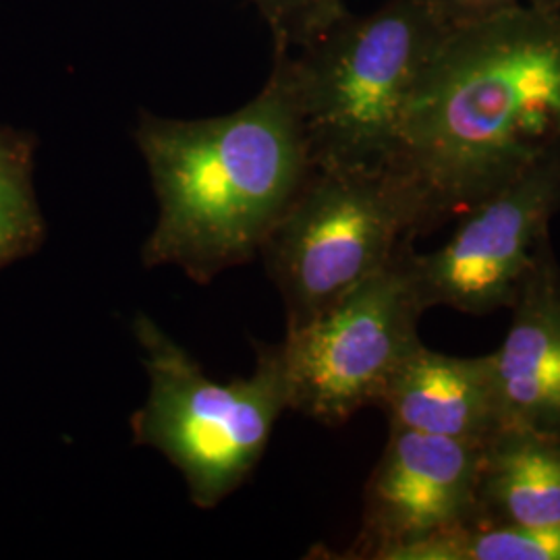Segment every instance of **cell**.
Masks as SVG:
<instances>
[{
    "label": "cell",
    "mask_w": 560,
    "mask_h": 560,
    "mask_svg": "<svg viewBox=\"0 0 560 560\" xmlns=\"http://www.w3.org/2000/svg\"><path fill=\"white\" fill-rule=\"evenodd\" d=\"M559 148L560 11L521 4L448 27L411 94L393 168L425 231Z\"/></svg>",
    "instance_id": "6da1fadb"
},
{
    "label": "cell",
    "mask_w": 560,
    "mask_h": 560,
    "mask_svg": "<svg viewBox=\"0 0 560 560\" xmlns=\"http://www.w3.org/2000/svg\"><path fill=\"white\" fill-rule=\"evenodd\" d=\"M136 141L159 201L141 247L145 268L177 266L208 284L260 256L312 173L300 106L279 52L260 94L212 119L141 110Z\"/></svg>",
    "instance_id": "7a4b0ae2"
},
{
    "label": "cell",
    "mask_w": 560,
    "mask_h": 560,
    "mask_svg": "<svg viewBox=\"0 0 560 560\" xmlns=\"http://www.w3.org/2000/svg\"><path fill=\"white\" fill-rule=\"evenodd\" d=\"M448 27L432 0H388L345 15L322 38L282 52L312 168L386 171L425 62Z\"/></svg>",
    "instance_id": "3957f363"
},
{
    "label": "cell",
    "mask_w": 560,
    "mask_h": 560,
    "mask_svg": "<svg viewBox=\"0 0 560 560\" xmlns=\"http://www.w3.org/2000/svg\"><path fill=\"white\" fill-rule=\"evenodd\" d=\"M150 390L131 416L138 446L162 453L198 509H214L258 467L284 409L289 374L282 342L258 345L247 378L217 382L145 314L133 318Z\"/></svg>",
    "instance_id": "277c9868"
},
{
    "label": "cell",
    "mask_w": 560,
    "mask_h": 560,
    "mask_svg": "<svg viewBox=\"0 0 560 560\" xmlns=\"http://www.w3.org/2000/svg\"><path fill=\"white\" fill-rule=\"evenodd\" d=\"M420 231L418 198L395 168H312L260 249L287 330L381 272Z\"/></svg>",
    "instance_id": "5b68a950"
},
{
    "label": "cell",
    "mask_w": 560,
    "mask_h": 560,
    "mask_svg": "<svg viewBox=\"0 0 560 560\" xmlns=\"http://www.w3.org/2000/svg\"><path fill=\"white\" fill-rule=\"evenodd\" d=\"M409 245L381 272L322 312L287 330L289 409L339 425L378 405L402 361L421 345L425 305L409 266Z\"/></svg>",
    "instance_id": "8992f818"
},
{
    "label": "cell",
    "mask_w": 560,
    "mask_h": 560,
    "mask_svg": "<svg viewBox=\"0 0 560 560\" xmlns=\"http://www.w3.org/2000/svg\"><path fill=\"white\" fill-rule=\"evenodd\" d=\"M559 210L560 148L460 214L459 229L441 249L409 252L425 310L448 305L483 316L513 307Z\"/></svg>",
    "instance_id": "52a82bcc"
},
{
    "label": "cell",
    "mask_w": 560,
    "mask_h": 560,
    "mask_svg": "<svg viewBox=\"0 0 560 560\" xmlns=\"http://www.w3.org/2000/svg\"><path fill=\"white\" fill-rule=\"evenodd\" d=\"M486 442L390 428L365 488L355 557L386 559L413 541L455 534L480 517Z\"/></svg>",
    "instance_id": "ba28073f"
},
{
    "label": "cell",
    "mask_w": 560,
    "mask_h": 560,
    "mask_svg": "<svg viewBox=\"0 0 560 560\" xmlns=\"http://www.w3.org/2000/svg\"><path fill=\"white\" fill-rule=\"evenodd\" d=\"M490 370L501 430L560 436V275L544 245Z\"/></svg>",
    "instance_id": "9c48e42d"
},
{
    "label": "cell",
    "mask_w": 560,
    "mask_h": 560,
    "mask_svg": "<svg viewBox=\"0 0 560 560\" xmlns=\"http://www.w3.org/2000/svg\"><path fill=\"white\" fill-rule=\"evenodd\" d=\"M390 428L488 442L499 430L490 355L451 358L420 345L382 395Z\"/></svg>",
    "instance_id": "30bf717a"
},
{
    "label": "cell",
    "mask_w": 560,
    "mask_h": 560,
    "mask_svg": "<svg viewBox=\"0 0 560 560\" xmlns=\"http://www.w3.org/2000/svg\"><path fill=\"white\" fill-rule=\"evenodd\" d=\"M478 499L483 521L560 523V436L499 430L483 448Z\"/></svg>",
    "instance_id": "8fae6325"
},
{
    "label": "cell",
    "mask_w": 560,
    "mask_h": 560,
    "mask_svg": "<svg viewBox=\"0 0 560 560\" xmlns=\"http://www.w3.org/2000/svg\"><path fill=\"white\" fill-rule=\"evenodd\" d=\"M386 560H560V523L476 521L455 534L400 546Z\"/></svg>",
    "instance_id": "7c38bea8"
},
{
    "label": "cell",
    "mask_w": 560,
    "mask_h": 560,
    "mask_svg": "<svg viewBox=\"0 0 560 560\" xmlns=\"http://www.w3.org/2000/svg\"><path fill=\"white\" fill-rule=\"evenodd\" d=\"M32 173L34 140L0 127V268L34 254L46 237Z\"/></svg>",
    "instance_id": "4fadbf2b"
},
{
    "label": "cell",
    "mask_w": 560,
    "mask_h": 560,
    "mask_svg": "<svg viewBox=\"0 0 560 560\" xmlns=\"http://www.w3.org/2000/svg\"><path fill=\"white\" fill-rule=\"evenodd\" d=\"M266 21L275 50L298 52L351 11L345 0H249Z\"/></svg>",
    "instance_id": "5bb4252c"
},
{
    "label": "cell",
    "mask_w": 560,
    "mask_h": 560,
    "mask_svg": "<svg viewBox=\"0 0 560 560\" xmlns=\"http://www.w3.org/2000/svg\"><path fill=\"white\" fill-rule=\"evenodd\" d=\"M525 2L527 0H432V7L446 27H459L490 20Z\"/></svg>",
    "instance_id": "9a60e30c"
},
{
    "label": "cell",
    "mask_w": 560,
    "mask_h": 560,
    "mask_svg": "<svg viewBox=\"0 0 560 560\" xmlns=\"http://www.w3.org/2000/svg\"><path fill=\"white\" fill-rule=\"evenodd\" d=\"M525 4L536 7L540 11H560V0H527Z\"/></svg>",
    "instance_id": "2e32d148"
}]
</instances>
